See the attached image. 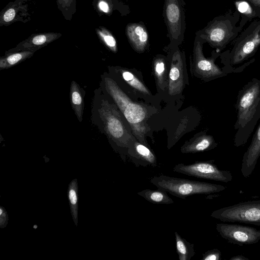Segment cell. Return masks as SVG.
Returning <instances> with one entry per match:
<instances>
[{
    "mask_svg": "<svg viewBox=\"0 0 260 260\" xmlns=\"http://www.w3.org/2000/svg\"><path fill=\"white\" fill-rule=\"evenodd\" d=\"M236 109L234 145L240 147L246 143L260 119L259 79H252L239 91Z\"/></svg>",
    "mask_w": 260,
    "mask_h": 260,
    "instance_id": "1",
    "label": "cell"
},
{
    "mask_svg": "<svg viewBox=\"0 0 260 260\" xmlns=\"http://www.w3.org/2000/svg\"><path fill=\"white\" fill-rule=\"evenodd\" d=\"M150 182L167 191L171 194L185 199L195 194H209L219 192L226 189V186L206 182L190 180L161 175L154 176Z\"/></svg>",
    "mask_w": 260,
    "mask_h": 260,
    "instance_id": "2",
    "label": "cell"
},
{
    "mask_svg": "<svg viewBox=\"0 0 260 260\" xmlns=\"http://www.w3.org/2000/svg\"><path fill=\"white\" fill-rule=\"evenodd\" d=\"M260 46V21L251 24L236 40L231 51H226L225 67L242 63L253 56Z\"/></svg>",
    "mask_w": 260,
    "mask_h": 260,
    "instance_id": "3",
    "label": "cell"
},
{
    "mask_svg": "<svg viewBox=\"0 0 260 260\" xmlns=\"http://www.w3.org/2000/svg\"><path fill=\"white\" fill-rule=\"evenodd\" d=\"M211 217L223 222L260 225V200L240 202L212 212Z\"/></svg>",
    "mask_w": 260,
    "mask_h": 260,
    "instance_id": "4",
    "label": "cell"
},
{
    "mask_svg": "<svg viewBox=\"0 0 260 260\" xmlns=\"http://www.w3.org/2000/svg\"><path fill=\"white\" fill-rule=\"evenodd\" d=\"M214 160L198 161L190 165L179 164L173 168L174 172L198 178L228 183L233 180L230 171L221 170L214 163Z\"/></svg>",
    "mask_w": 260,
    "mask_h": 260,
    "instance_id": "5",
    "label": "cell"
},
{
    "mask_svg": "<svg viewBox=\"0 0 260 260\" xmlns=\"http://www.w3.org/2000/svg\"><path fill=\"white\" fill-rule=\"evenodd\" d=\"M233 29V26L229 20L218 17L211 21L198 34L212 47L220 51L236 36Z\"/></svg>",
    "mask_w": 260,
    "mask_h": 260,
    "instance_id": "6",
    "label": "cell"
},
{
    "mask_svg": "<svg viewBox=\"0 0 260 260\" xmlns=\"http://www.w3.org/2000/svg\"><path fill=\"white\" fill-rule=\"evenodd\" d=\"M216 229L228 242L239 246L257 243L260 240V230L249 226L236 224H216Z\"/></svg>",
    "mask_w": 260,
    "mask_h": 260,
    "instance_id": "7",
    "label": "cell"
},
{
    "mask_svg": "<svg viewBox=\"0 0 260 260\" xmlns=\"http://www.w3.org/2000/svg\"><path fill=\"white\" fill-rule=\"evenodd\" d=\"M183 0H165L164 18L169 37L173 41L181 40L185 28Z\"/></svg>",
    "mask_w": 260,
    "mask_h": 260,
    "instance_id": "8",
    "label": "cell"
},
{
    "mask_svg": "<svg viewBox=\"0 0 260 260\" xmlns=\"http://www.w3.org/2000/svg\"><path fill=\"white\" fill-rule=\"evenodd\" d=\"M106 86L110 94L130 123H138L145 118L146 112L144 109L140 105L132 102L113 81L107 79Z\"/></svg>",
    "mask_w": 260,
    "mask_h": 260,
    "instance_id": "9",
    "label": "cell"
},
{
    "mask_svg": "<svg viewBox=\"0 0 260 260\" xmlns=\"http://www.w3.org/2000/svg\"><path fill=\"white\" fill-rule=\"evenodd\" d=\"M32 0H15L9 3L0 13V26H8L16 22L26 23L33 13Z\"/></svg>",
    "mask_w": 260,
    "mask_h": 260,
    "instance_id": "10",
    "label": "cell"
},
{
    "mask_svg": "<svg viewBox=\"0 0 260 260\" xmlns=\"http://www.w3.org/2000/svg\"><path fill=\"white\" fill-rule=\"evenodd\" d=\"M260 156V119L251 142L244 153L242 161L241 172L245 178L252 173Z\"/></svg>",
    "mask_w": 260,
    "mask_h": 260,
    "instance_id": "11",
    "label": "cell"
},
{
    "mask_svg": "<svg viewBox=\"0 0 260 260\" xmlns=\"http://www.w3.org/2000/svg\"><path fill=\"white\" fill-rule=\"evenodd\" d=\"M61 36V33L55 32L34 34L9 51L11 52L24 50L36 51L58 39Z\"/></svg>",
    "mask_w": 260,
    "mask_h": 260,
    "instance_id": "12",
    "label": "cell"
},
{
    "mask_svg": "<svg viewBox=\"0 0 260 260\" xmlns=\"http://www.w3.org/2000/svg\"><path fill=\"white\" fill-rule=\"evenodd\" d=\"M125 33L129 42L136 50L139 52L144 50L149 39L144 25L140 23H129L126 26Z\"/></svg>",
    "mask_w": 260,
    "mask_h": 260,
    "instance_id": "13",
    "label": "cell"
},
{
    "mask_svg": "<svg viewBox=\"0 0 260 260\" xmlns=\"http://www.w3.org/2000/svg\"><path fill=\"white\" fill-rule=\"evenodd\" d=\"M196 54L197 57V67L204 77L208 78H217L226 76L228 73L221 70L214 63V59L205 58L202 52V47L199 42H196Z\"/></svg>",
    "mask_w": 260,
    "mask_h": 260,
    "instance_id": "14",
    "label": "cell"
},
{
    "mask_svg": "<svg viewBox=\"0 0 260 260\" xmlns=\"http://www.w3.org/2000/svg\"><path fill=\"white\" fill-rule=\"evenodd\" d=\"M129 156L135 165L138 167H152L157 166V159L153 152L143 144L135 143L134 147L129 148Z\"/></svg>",
    "mask_w": 260,
    "mask_h": 260,
    "instance_id": "15",
    "label": "cell"
},
{
    "mask_svg": "<svg viewBox=\"0 0 260 260\" xmlns=\"http://www.w3.org/2000/svg\"><path fill=\"white\" fill-rule=\"evenodd\" d=\"M217 144L211 136L203 135L194 142L186 144L182 148L183 153H196L214 148Z\"/></svg>",
    "mask_w": 260,
    "mask_h": 260,
    "instance_id": "16",
    "label": "cell"
},
{
    "mask_svg": "<svg viewBox=\"0 0 260 260\" xmlns=\"http://www.w3.org/2000/svg\"><path fill=\"white\" fill-rule=\"evenodd\" d=\"M167 191L158 188L156 190L144 189L137 192V194L149 202L157 204H170L174 201L169 196Z\"/></svg>",
    "mask_w": 260,
    "mask_h": 260,
    "instance_id": "17",
    "label": "cell"
},
{
    "mask_svg": "<svg viewBox=\"0 0 260 260\" xmlns=\"http://www.w3.org/2000/svg\"><path fill=\"white\" fill-rule=\"evenodd\" d=\"M176 252L179 260H190L194 254V244L183 238L177 232H175Z\"/></svg>",
    "mask_w": 260,
    "mask_h": 260,
    "instance_id": "18",
    "label": "cell"
},
{
    "mask_svg": "<svg viewBox=\"0 0 260 260\" xmlns=\"http://www.w3.org/2000/svg\"><path fill=\"white\" fill-rule=\"evenodd\" d=\"M92 5L99 16H110L116 10L121 12V4L119 0H92Z\"/></svg>",
    "mask_w": 260,
    "mask_h": 260,
    "instance_id": "19",
    "label": "cell"
},
{
    "mask_svg": "<svg viewBox=\"0 0 260 260\" xmlns=\"http://www.w3.org/2000/svg\"><path fill=\"white\" fill-rule=\"evenodd\" d=\"M68 197L71 213L75 224L78 225V185L77 179H74L69 184Z\"/></svg>",
    "mask_w": 260,
    "mask_h": 260,
    "instance_id": "20",
    "label": "cell"
},
{
    "mask_svg": "<svg viewBox=\"0 0 260 260\" xmlns=\"http://www.w3.org/2000/svg\"><path fill=\"white\" fill-rule=\"evenodd\" d=\"M95 32L101 42L108 48L113 52L117 51L116 40L110 30L104 26H100L95 28Z\"/></svg>",
    "mask_w": 260,
    "mask_h": 260,
    "instance_id": "21",
    "label": "cell"
},
{
    "mask_svg": "<svg viewBox=\"0 0 260 260\" xmlns=\"http://www.w3.org/2000/svg\"><path fill=\"white\" fill-rule=\"evenodd\" d=\"M58 9L65 20L71 21L77 10L76 0H56Z\"/></svg>",
    "mask_w": 260,
    "mask_h": 260,
    "instance_id": "22",
    "label": "cell"
},
{
    "mask_svg": "<svg viewBox=\"0 0 260 260\" xmlns=\"http://www.w3.org/2000/svg\"><path fill=\"white\" fill-rule=\"evenodd\" d=\"M34 51L24 50L20 52H14L13 53L9 54L6 57L1 59V67L2 65L12 66L20 61L21 60L25 59L32 55Z\"/></svg>",
    "mask_w": 260,
    "mask_h": 260,
    "instance_id": "23",
    "label": "cell"
},
{
    "mask_svg": "<svg viewBox=\"0 0 260 260\" xmlns=\"http://www.w3.org/2000/svg\"><path fill=\"white\" fill-rule=\"evenodd\" d=\"M106 126L111 136L115 139H119L123 135V127L121 122L115 117H109Z\"/></svg>",
    "mask_w": 260,
    "mask_h": 260,
    "instance_id": "24",
    "label": "cell"
},
{
    "mask_svg": "<svg viewBox=\"0 0 260 260\" xmlns=\"http://www.w3.org/2000/svg\"><path fill=\"white\" fill-rule=\"evenodd\" d=\"M71 100L77 114L81 116L82 99L76 84L73 83L71 86Z\"/></svg>",
    "mask_w": 260,
    "mask_h": 260,
    "instance_id": "25",
    "label": "cell"
},
{
    "mask_svg": "<svg viewBox=\"0 0 260 260\" xmlns=\"http://www.w3.org/2000/svg\"><path fill=\"white\" fill-rule=\"evenodd\" d=\"M122 77L124 80L133 87L143 92L148 93L147 89L144 85L129 72L125 71L123 72Z\"/></svg>",
    "mask_w": 260,
    "mask_h": 260,
    "instance_id": "26",
    "label": "cell"
},
{
    "mask_svg": "<svg viewBox=\"0 0 260 260\" xmlns=\"http://www.w3.org/2000/svg\"><path fill=\"white\" fill-rule=\"evenodd\" d=\"M236 5L239 11L244 15L252 16L254 9L246 1L241 0L236 3Z\"/></svg>",
    "mask_w": 260,
    "mask_h": 260,
    "instance_id": "27",
    "label": "cell"
},
{
    "mask_svg": "<svg viewBox=\"0 0 260 260\" xmlns=\"http://www.w3.org/2000/svg\"><path fill=\"white\" fill-rule=\"evenodd\" d=\"M221 258V253L219 250L215 248L208 250L202 255V260H220Z\"/></svg>",
    "mask_w": 260,
    "mask_h": 260,
    "instance_id": "28",
    "label": "cell"
},
{
    "mask_svg": "<svg viewBox=\"0 0 260 260\" xmlns=\"http://www.w3.org/2000/svg\"><path fill=\"white\" fill-rule=\"evenodd\" d=\"M9 216L4 207H0V228H5L8 223Z\"/></svg>",
    "mask_w": 260,
    "mask_h": 260,
    "instance_id": "29",
    "label": "cell"
},
{
    "mask_svg": "<svg viewBox=\"0 0 260 260\" xmlns=\"http://www.w3.org/2000/svg\"><path fill=\"white\" fill-rule=\"evenodd\" d=\"M169 76L172 80H177L180 76L179 70L176 67H172L170 70Z\"/></svg>",
    "mask_w": 260,
    "mask_h": 260,
    "instance_id": "30",
    "label": "cell"
},
{
    "mask_svg": "<svg viewBox=\"0 0 260 260\" xmlns=\"http://www.w3.org/2000/svg\"><path fill=\"white\" fill-rule=\"evenodd\" d=\"M247 2L255 12L260 13V0H244Z\"/></svg>",
    "mask_w": 260,
    "mask_h": 260,
    "instance_id": "31",
    "label": "cell"
},
{
    "mask_svg": "<svg viewBox=\"0 0 260 260\" xmlns=\"http://www.w3.org/2000/svg\"><path fill=\"white\" fill-rule=\"evenodd\" d=\"M165 70V65L163 62H158L155 66V71L156 72L160 75L164 72Z\"/></svg>",
    "mask_w": 260,
    "mask_h": 260,
    "instance_id": "32",
    "label": "cell"
},
{
    "mask_svg": "<svg viewBox=\"0 0 260 260\" xmlns=\"http://www.w3.org/2000/svg\"><path fill=\"white\" fill-rule=\"evenodd\" d=\"M230 260H249V259L243 255H238L232 257Z\"/></svg>",
    "mask_w": 260,
    "mask_h": 260,
    "instance_id": "33",
    "label": "cell"
}]
</instances>
